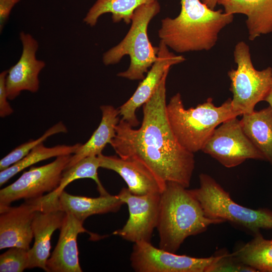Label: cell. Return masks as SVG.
I'll return each instance as SVG.
<instances>
[{"mask_svg":"<svg viewBox=\"0 0 272 272\" xmlns=\"http://www.w3.org/2000/svg\"><path fill=\"white\" fill-rule=\"evenodd\" d=\"M67 129L61 121H59L47 129L37 139L30 140L23 144L5 156L0 161V170L3 171L26 156L33 149L43 143L49 137L58 133H66Z\"/></svg>","mask_w":272,"mask_h":272,"instance_id":"obj_26","label":"cell"},{"mask_svg":"<svg viewBox=\"0 0 272 272\" xmlns=\"http://www.w3.org/2000/svg\"><path fill=\"white\" fill-rule=\"evenodd\" d=\"M28 250L11 247L0 256L1 272H22L28 268Z\"/></svg>","mask_w":272,"mask_h":272,"instance_id":"obj_27","label":"cell"},{"mask_svg":"<svg viewBox=\"0 0 272 272\" xmlns=\"http://www.w3.org/2000/svg\"><path fill=\"white\" fill-rule=\"evenodd\" d=\"M40 199L41 206L36 211L32 221L34 243L28 250V269L39 267L47 271L51 236L56 230L60 229L66 213L59 208L58 199L51 200L44 195Z\"/></svg>","mask_w":272,"mask_h":272,"instance_id":"obj_12","label":"cell"},{"mask_svg":"<svg viewBox=\"0 0 272 272\" xmlns=\"http://www.w3.org/2000/svg\"><path fill=\"white\" fill-rule=\"evenodd\" d=\"M100 167L114 171L127 185L129 191L135 195L161 193L166 184L162 183L143 163L132 158L117 156H98Z\"/></svg>","mask_w":272,"mask_h":272,"instance_id":"obj_16","label":"cell"},{"mask_svg":"<svg viewBox=\"0 0 272 272\" xmlns=\"http://www.w3.org/2000/svg\"><path fill=\"white\" fill-rule=\"evenodd\" d=\"M201 2L206 4L209 8L214 10L218 3V0H201Z\"/></svg>","mask_w":272,"mask_h":272,"instance_id":"obj_32","label":"cell"},{"mask_svg":"<svg viewBox=\"0 0 272 272\" xmlns=\"http://www.w3.org/2000/svg\"><path fill=\"white\" fill-rule=\"evenodd\" d=\"M224 253L193 257L177 255L143 241L134 243L130 260L131 267L137 272H211Z\"/></svg>","mask_w":272,"mask_h":272,"instance_id":"obj_8","label":"cell"},{"mask_svg":"<svg viewBox=\"0 0 272 272\" xmlns=\"http://www.w3.org/2000/svg\"><path fill=\"white\" fill-rule=\"evenodd\" d=\"M165 73L150 99L143 105L141 127L135 129L121 119L110 145L118 156L143 163L164 184L168 181L189 186L194 168L193 153L178 142L166 113Z\"/></svg>","mask_w":272,"mask_h":272,"instance_id":"obj_1","label":"cell"},{"mask_svg":"<svg viewBox=\"0 0 272 272\" xmlns=\"http://www.w3.org/2000/svg\"><path fill=\"white\" fill-rule=\"evenodd\" d=\"M158 1L142 5L133 14L131 26L124 38L103 55L106 65L118 63L125 55L130 58V64L124 72L117 76L130 80H142L148 69L157 58L158 47H154L149 40L148 28L150 21L160 12Z\"/></svg>","mask_w":272,"mask_h":272,"instance_id":"obj_5","label":"cell"},{"mask_svg":"<svg viewBox=\"0 0 272 272\" xmlns=\"http://www.w3.org/2000/svg\"><path fill=\"white\" fill-rule=\"evenodd\" d=\"M158 0H97L89 10L84 22L91 27L95 26L100 17L106 13L112 14L113 23L123 21L131 23L135 10L139 6Z\"/></svg>","mask_w":272,"mask_h":272,"instance_id":"obj_22","label":"cell"},{"mask_svg":"<svg viewBox=\"0 0 272 272\" xmlns=\"http://www.w3.org/2000/svg\"><path fill=\"white\" fill-rule=\"evenodd\" d=\"M201 151L227 168L238 166L248 159L265 160L243 132L237 117L218 126Z\"/></svg>","mask_w":272,"mask_h":272,"instance_id":"obj_9","label":"cell"},{"mask_svg":"<svg viewBox=\"0 0 272 272\" xmlns=\"http://www.w3.org/2000/svg\"><path fill=\"white\" fill-rule=\"evenodd\" d=\"M20 39L22 45L21 55L9 70L6 79L8 98L12 100L23 91L37 92L39 89V75L45 67L44 61L37 59L38 41L30 34L22 31Z\"/></svg>","mask_w":272,"mask_h":272,"instance_id":"obj_15","label":"cell"},{"mask_svg":"<svg viewBox=\"0 0 272 272\" xmlns=\"http://www.w3.org/2000/svg\"><path fill=\"white\" fill-rule=\"evenodd\" d=\"M72 155L56 157L53 162L32 167L24 172L14 182L0 190V207L11 206L17 200L39 198L45 192H50L59 185L62 173Z\"/></svg>","mask_w":272,"mask_h":272,"instance_id":"obj_10","label":"cell"},{"mask_svg":"<svg viewBox=\"0 0 272 272\" xmlns=\"http://www.w3.org/2000/svg\"><path fill=\"white\" fill-rule=\"evenodd\" d=\"M263 101L267 102L269 104V106L272 110V81L270 88Z\"/></svg>","mask_w":272,"mask_h":272,"instance_id":"obj_31","label":"cell"},{"mask_svg":"<svg viewBox=\"0 0 272 272\" xmlns=\"http://www.w3.org/2000/svg\"><path fill=\"white\" fill-rule=\"evenodd\" d=\"M124 203L110 194L89 197L70 194L64 190L58 196L59 208L84 223L89 216L117 212Z\"/></svg>","mask_w":272,"mask_h":272,"instance_id":"obj_19","label":"cell"},{"mask_svg":"<svg viewBox=\"0 0 272 272\" xmlns=\"http://www.w3.org/2000/svg\"></svg>","mask_w":272,"mask_h":272,"instance_id":"obj_33","label":"cell"},{"mask_svg":"<svg viewBox=\"0 0 272 272\" xmlns=\"http://www.w3.org/2000/svg\"><path fill=\"white\" fill-rule=\"evenodd\" d=\"M231 254L257 271L272 272V239H264L259 232Z\"/></svg>","mask_w":272,"mask_h":272,"instance_id":"obj_23","label":"cell"},{"mask_svg":"<svg viewBox=\"0 0 272 272\" xmlns=\"http://www.w3.org/2000/svg\"><path fill=\"white\" fill-rule=\"evenodd\" d=\"M158 47L157 58L150 70L131 97L118 108L121 119L133 127L139 124L136 115L137 109L150 99L166 72L170 70L171 66L185 60L182 55H177L170 52L168 47L161 40H160Z\"/></svg>","mask_w":272,"mask_h":272,"instance_id":"obj_13","label":"cell"},{"mask_svg":"<svg viewBox=\"0 0 272 272\" xmlns=\"http://www.w3.org/2000/svg\"><path fill=\"white\" fill-rule=\"evenodd\" d=\"M211 272H257L251 266L245 264L233 257L231 253L224 252L217 262Z\"/></svg>","mask_w":272,"mask_h":272,"instance_id":"obj_28","label":"cell"},{"mask_svg":"<svg viewBox=\"0 0 272 272\" xmlns=\"http://www.w3.org/2000/svg\"><path fill=\"white\" fill-rule=\"evenodd\" d=\"M166 113L177 141L192 153L201 151L214 130L222 123L241 115L233 108L231 98L216 106L213 99L209 98L196 107L186 109L179 93L167 104Z\"/></svg>","mask_w":272,"mask_h":272,"instance_id":"obj_4","label":"cell"},{"mask_svg":"<svg viewBox=\"0 0 272 272\" xmlns=\"http://www.w3.org/2000/svg\"><path fill=\"white\" fill-rule=\"evenodd\" d=\"M57 243L46 262L47 272H82L77 239L80 233L88 232L83 222L66 214Z\"/></svg>","mask_w":272,"mask_h":272,"instance_id":"obj_17","label":"cell"},{"mask_svg":"<svg viewBox=\"0 0 272 272\" xmlns=\"http://www.w3.org/2000/svg\"><path fill=\"white\" fill-rule=\"evenodd\" d=\"M179 14L161 20L158 36L177 53L210 50L220 32L231 23L234 15L211 9L199 0H180Z\"/></svg>","mask_w":272,"mask_h":272,"instance_id":"obj_2","label":"cell"},{"mask_svg":"<svg viewBox=\"0 0 272 272\" xmlns=\"http://www.w3.org/2000/svg\"><path fill=\"white\" fill-rule=\"evenodd\" d=\"M20 0H0V31L2 32L9 19L13 7Z\"/></svg>","mask_w":272,"mask_h":272,"instance_id":"obj_30","label":"cell"},{"mask_svg":"<svg viewBox=\"0 0 272 272\" xmlns=\"http://www.w3.org/2000/svg\"><path fill=\"white\" fill-rule=\"evenodd\" d=\"M118 196L127 205L129 217L125 224L113 234L129 242H150L157 227L161 193L135 195L122 188Z\"/></svg>","mask_w":272,"mask_h":272,"instance_id":"obj_11","label":"cell"},{"mask_svg":"<svg viewBox=\"0 0 272 272\" xmlns=\"http://www.w3.org/2000/svg\"><path fill=\"white\" fill-rule=\"evenodd\" d=\"M41 205L39 197L26 200L18 207H0V249H30L33 238L32 221Z\"/></svg>","mask_w":272,"mask_h":272,"instance_id":"obj_14","label":"cell"},{"mask_svg":"<svg viewBox=\"0 0 272 272\" xmlns=\"http://www.w3.org/2000/svg\"><path fill=\"white\" fill-rule=\"evenodd\" d=\"M81 144L77 143L73 145H59L53 147H46L43 145V143H41L19 161L1 171L0 186H2L20 171L37 163L52 157L73 155Z\"/></svg>","mask_w":272,"mask_h":272,"instance_id":"obj_24","label":"cell"},{"mask_svg":"<svg viewBox=\"0 0 272 272\" xmlns=\"http://www.w3.org/2000/svg\"><path fill=\"white\" fill-rule=\"evenodd\" d=\"M199 179V187L191 190L207 217L233 223L254 234L261 229H272V211L251 209L238 204L208 174H200Z\"/></svg>","mask_w":272,"mask_h":272,"instance_id":"obj_6","label":"cell"},{"mask_svg":"<svg viewBox=\"0 0 272 272\" xmlns=\"http://www.w3.org/2000/svg\"><path fill=\"white\" fill-rule=\"evenodd\" d=\"M99 167L98 156H89L80 160L73 166L64 170L58 187L46 195L51 199L57 200L67 185L75 180L82 178L93 179L97 184L100 195L108 194L98 177V169Z\"/></svg>","mask_w":272,"mask_h":272,"instance_id":"obj_25","label":"cell"},{"mask_svg":"<svg viewBox=\"0 0 272 272\" xmlns=\"http://www.w3.org/2000/svg\"><path fill=\"white\" fill-rule=\"evenodd\" d=\"M8 71L0 74V116L5 117L11 115L13 109L8 101V96L6 87V79Z\"/></svg>","mask_w":272,"mask_h":272,"instance_id":"obj_29","label":"cell"},{"mask_svg":"<svg viewBox=\"0 0 272 272\" xmlns=\"http://www.w3.org/2000/svg\"><path fill=\"white\" fill-rule=\"evenodd\" d=\"M233 54L237 69L228 73L233 95L231 104L234 110L242 115L254 111L255 105L263 101L271 84L272 68L256 70L249 46L244 41L236 44Z\"/></svg>","mask_w":272,"mask_h":272,"instance_id":"obj_7","label":"cell"},{"mask_svg":"<svg viewBox=\"0 0 272 272\" xmlns=\"http://www.w3.org/2000/svg\"><path fill=\"white\" fill-rule=\"evenodd\" d=\"M100 109L102 118L99 126L88 141L81 144L75 153L72 155L66 169L85 157L98 156L102 154L105 146L110 144L114 138L116 127L120 120L118 108L112 105H104L100 107Z\"/></svg>","mask_w":272,"mask_h":272,"instance_id":"obj_20","label":"cell"},{"mask_svg":"<svg viewBox=\"0 0 272 272\" xmlns=\"http://www.w3.org/2000/svg\"><path fill=\"white\" fill-rule=\"evenodd\" d=\"M243 132L253 145L272 165V110L269 106L242 115Z\"/></svg>","mask_w":272,"mask_h":272,"instance_id":"obj_21","label":"cell"},{"mask_svg":"<svg viewBox=\"0 0 272 272\" xmlns=\"http://www.w3.org/2000/svg\"><path fill=\"white\" fill-rule=\"evenodd\" d=\"M224 222L207 217L191 190L168 181L161 193L157 229L159 246L175 253L186 238L205 231L212 224Z\"/></svg>","mask_w":272,"mask_h":272,"instance_id":"obj_3","label":"cell"},{"mask_svg":"<svg viewBox=\"0 0 272 272\" xmlns=\"http://www.w3.org/2000/svg\"><path fill=\"white\" fill-rule=\"evenodd\" d=\"M217 4L226 13L247 16L249 40L272 32V0H218Z\"/></svg>","mask_w":272,"mask_h":272,"instance_id":"obj_18","label":"cell"}]
</instances>
